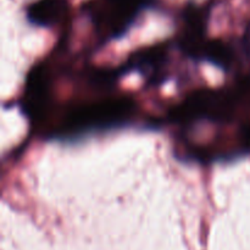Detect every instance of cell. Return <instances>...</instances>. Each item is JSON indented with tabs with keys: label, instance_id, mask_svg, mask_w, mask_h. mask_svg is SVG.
<instances>
[{
	"label": "cell",
	"instance_id": "6da1fadb",
	"mask_svg": "<svg viewBox=\"0 0 250 250\" xmlns=\"http://www.w3.org/2000/svg\"><path fill=\"white\" fill-rule=\"evenodd\" d=\"M154 0H93L88 4V16L103 43L127 33L142 10L151 6Z\"/></svg>",
	"mask_w": 250,
	"mask_h": 250
},
{
	"label": "cell",
	"instance_id": "7a4b0ae2",
	"mask_svg": "<svg viewBox=\"0 0 250 250\" xmlns=\"http://www.w3.org/2000/svg\"><path fill=\"white\" fill-rule=\"evenodd\" d=\"M68 12V0H37L27 9V20L39 27L60 23Z\"/></svg>",
	"mask_w": 250,
	"mask_h": 250
}]
</instances>
